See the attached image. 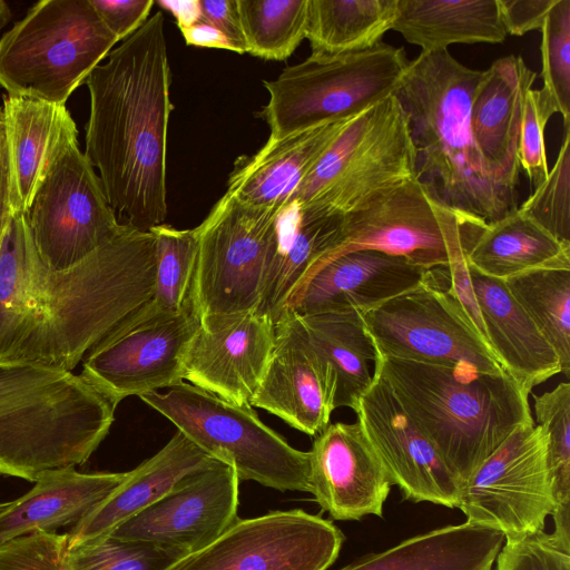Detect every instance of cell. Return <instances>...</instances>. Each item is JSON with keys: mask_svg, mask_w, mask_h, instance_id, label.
Returning <instances> with one entry per match:
<instances>
[{"mask_svg": "<svg viewBox=\"0 0 570 570\" xmlns=\"http://www.w3.org/2000/svg\"><path fill=\"white\" fill-rule=\"evenodd\" d=\"M117 42L90 0L39 1L0 39V86L65 105Z\"/></svg>", "mask_w": 570, "mask_h": 570, "instance_id": "8992f818", "label": "cell"}, {"mask_svg": "<svg viewBox=\"0 0 570 570\" xmlns=\"http://www.w3.org/2000/svg\"><path fill=\"white\" fill-rule=\"evenodd\" d=\"M127 472L82 473L61 468L41 473L22 497L0 509V544L36 531L57 532L79 523Z\"/></svg>", "mask_w": 570, "mask_h": 570, "instance_id": "f1b7e54d", "label": "cell"}, {"mask_svg": "<svg viewBox=\"0 0 570 570\" xmlns=\"http://www.w3.org/2000/svg\"><path fill=\"white\" fill-rule=\"evenodd\" d=\"M140 399L208 455L233 465L239 481L311 493L309 453L289 445L252 405L230 403L184 381Z\"/></svg>", "mask_w": 570, "mask_h": 570, "instance_id": "9c48e42d", "label": "cell"}, {"mask_svg": "<svg viewBox=\"0 0 570 570\" xmlns=\"http://www.w3.org/2000/svg\"><path fill=\"white\" fill-rule=\"evenodd\" d=\"M374 367L461 485L517 426L533 421L529 394L508 373L387 356Z\"/></svg>", "mask_w": 570, "mask_h": 570, "instance_id": "5b68a950", "label": "cell"}, {"mask_svg": "<svg viewBox=\"0 0 570 570\" xmlns=\"http://www.w3.org/2000/svg\"><path fill=\"white\" fill-rule=\"evenodd\" d=\"M537 425L547 435V461L558 507L570 505V384L533 396Z\"/></svg>", "mask_w": 570, "mask_h": 570, "instance_id": "f35d334b", "label": "cell"}, {"mask_svg": "<svg viewBox=\"0 0 570 570\" xmlns=\"http://www.w3.org/2000/svg\"><path fill=\"white\" fill-rule=\"evenodd\" d=\"M281 209L249 206L225 193L196 227L191 302L199 317L257 308Z\"/></svg>", "mask_w": 570, "mask_h": 570, "instance_id": "30bf717a", "label": "cell"}, {"mask_svg": "<svg viewBox=\"0 0 570 570\" xmlns=\"http://www.w3.org/2000/svg\"><path fill=\"white\" fill-rule=\"evenodd\" d=\"M495 570H570V542L543 531L505 541Z\"/></svg>", "mask_w": 570, "mask_h": 570, "instance_id": "ee69618b", "label": "cell"}, {"mask_svg": "<svg viewBox=\"0 0 570 570\" xmlns=\"http://www.w3.org/2000/svg\"><path fill=\"white\" fill-rule=\"evenodd\" d=\"M392 30L421 52L456 43H501L508 36L497 0H397Z\"/></svg>", "mask_w": 570, "mask_h": 570, "instance_id": "1f68e13d", "label": "cell"}, {"mask_svg": "<svg viewBox=\"0 0 570 570\" xmlns=\"http://www.w3.org/2000/svg\"><path fill=\"white\" fill-rule=\"evenodd\" d=\"M354 117L278 140L267 139L254 155L235 161L226 193L254 207L281 209L287 206L315 164Z\"/></svg>", "mask_w": 570, "mask_h": 570, "instance_id": "484cf974", "label": "cell"}, {"mask_svg": "<svg viewBox=\"0 0 570 570\" xmlns=\"http://www.w3.org/2000/svg\"><path fill=\"white\" fill-rule=\"evenodd\" d=\"M246 53L286 60L306 38L308 0H237Z\"/></svg>", "mask_w": 570, "mask_h": 570, "instance_id": "d590c367", "label": "cell"}, {"mask_svg": "<svg viewBox=\"0 0 570 570\" xmlns=\"http://www.w3.org/2000/svg\"><path fill=\"white\" fill-rule=\"evenodd\" d=\"M107 29L118 39L125 40L147 20L153 0H90Z\"/></svg>", "mask_w": 570, "mask_h": 570, "instance_id": "f6af8a7d", "label": "cell"}, {"mask_svg": "<svg viewBox=\"0 0 570 570\" xmlns=\"http://www.w3.org/2000/svg\"><path fill=\"white\" fill-rule=\"evenodd\" d=\"M433 276L434 269L416 266L401 256L374 249L352 250L308 273L289 296L284 312L291 309L299 316L346 309L366 312Z\"/></svg>", "mask_w": 570, "mask_h": 570, "instance_id": "44dd1931", "label": "cell"}, {"mask_svg": "<svg viewBox=\"0 0 570 570\" xmlns=\"http://www.w3.org/2000/svg\"><path fill=\"white\" fill-rule=\"evenodd\" d=\"M403 47L380 43L373 49L313 56L264 80L268 101L259 116L271 140L326 122L354 117L394 95L409 65Z\"/></svg>", "mask_w": 570, "mask_h": 570, "instance_id": "ba28073f", "label": "cell"}, {"mask_svg": "<svg viewBox=\"0 0 570 570\" xmlns=\"http://www.w3.org/2000/svg\"><path fill=\"white\" fill-rule=\"evenodd\" d=\"M558 114L549 95L541 89H530L523 102L519 137V165L535 188L549 174L544 131L549 119Z\"/></svg>", "mask_w": 570, "mask_h": 570, "instance_id": "b9f144b4", "label": "cell"}, {"mask_svg": "<svg viewBox=\"0 0 570 570\" xmlns=\"http://www.w3.org/2000/svg\"><path fill=\"white\" fill-rule=\"evenodd\" d=\"M455 215L466 264L485 276L505 281L535 268L570 266V244L519 206L494 222Z\"/></svg>", "mask_w": 570, "mask_h": 570, "instance_id": "4316f807", "label": "cell"}, {"mask_svg": "<svg viewBox=\"0 0 570 570\" xmlns=\"http://www.w3.org/2000/svg\"><path fill=\"white\" fill-rule=\"evenodd\" d=\"M338 215H320L289 203L279 210L276 239L268 257L256 311L274 323L307 272L333 247Z\"/></svg>", "mask_w": 570, "mask_h": 570, "instance_id": "f546056e", "label": "cell"}, {"mask_svg": "<svg viewBox=\"0 0 570 570\" xmlns=\"http://www.w3.org/2000/svg\"><path fill=\"white\" fill-rule=\"evenodd\" d=\"M468 267L484 341L502 368L530 394L534 386L561 373L559 357L503 279Z\"/></svg>", "mask_w": 570, "mask_h": 570, "instance_id": "d4e9b609", "label": "cell"}, {"mask_svg": "<svg viewBox=\"0 0 570 570\" xmlns=\"http://www.w3.org/2000/svg\"><path fill=\"white\" fill-rule=\"evenodd\" d=\"M275 338L274 321L256 309L200 316L184 356V380L230 403L250 405Z\"/></svg>", "mask_w": 570, "mask_h": 570, "instance_id": "d6986e66", "label": "cell"}, {"mask_svg": "<svg viewBox=\"0 0 570 570\" xmlns=\"http://www.w3.org/2000/svg\"><path fill=\"white\" fill-rule=\"evenodd\" d=\"M508 35L523 36L541 29L557 0H497Z\"/></svg>", "mask_w": 570, "mask_h": 570, "instance_id": "bcb514c9", "label": "cell"}, {"mask_svg": "<svg viewBox=\"0 0 570 570\" xmlns=\"http://www.w3.org/2000/svg\"><path fill=\"white\" fill-rule=\"evenodd\" d=\"M155 239L156 267L151 298L157 312L180 313L194 306L191 288L198 256V233L160 224L149 229Z\"/></svg>", "mask_w": 570, "mask_h": 570, "instance_id": "8d00e7d4", "label": "cell"}, {"mask_svg": "<svg viewBox=\"0 0 570 570\" xmlns=\"http://www.w3.org/2000/svg\"><path fill=\"white\" fill-rule=\"evenodd\" d=\"M468 523L500 531L505 541L543 531L558 508L547 461V435L534 421L517 426L461 485Z\"/></svg>", "mask_w": 570, "mask_h": 570, "instance_id": "8fae6325", "label": "cell"}, {"mask_svg": "<svg viewBox=\"0 0 570 570\" xmlns=\"http://www.w3.org/2000/svg\"><path fill=\"white\" fill-rule=\"evenodd\" d=\"M4 505V503H0V509Z\"/></svg>", "mask_w": 570, "mask_h": 570, "instance_id": "f5cc1de1", "label": "cell"}, {"mask_svg": "<svg viewBox=\"0 0 570 570\" xmlns=\"http://www.w3.org/2000/svg\"><path fill=\"white\" fill-rule=\"evenodd\" d=\"M185 42L189 46L226 49L235 52L229 40L216 28L198 21L188 27L179 28Z\"/></svg>", "mask_w": 570, "mask_h": 570, "instance_id": "c3c4849f", "label": "cell"}, {"mask_svg": "<svg viewBox=\"0 0 570 570\" xmlns=\"http://www.w3.org/2000/svg\"><path fill=\"white\" fill-rule=\"evenodd\" d=\"M275 332L272 357L250 405L316 436L328 426L335 410V374L296 313L286 309L275 323Z\"/></svg>", "mask_w": 570, "mask_h": 570, "instance_id": "ffe728a7", "label": "cell"}, {"mask_svg": "<svg viewBox=\"0 0 570 570\" xmlns=\"http://www.w3.org/2000/svg\"><path fill=\"white\" fill-rule=\"evenodd\" d=\"M187 553L144 541L99 537L69 549L72 570H168Z\"/></svg>", "mask_w": 570, "mask_h": 570, "instance_id": "74e56055", "label": "cell"}, {"mask_svg": "<svg viewBox=\"0 0 570 570\" xmlns=\"http://www.w3.org/2000/svg\"><path fill=\"white\" fill-rule=\"evenodd\" d=\"M360 249L401 256L426 269L448 268V238L432 207L431 191L417 177L341 215L333 247L307 274L341 254Z\"/></svg>", "mask_w": 570, "mask_h": 570, "instance_id": "e0dca14e", "label": "cell"}, {"mask_svg": "<svg viewBox=\"0 0 570 570\" xmlns=\"http://www.w3.org/2000/svg\"><path fill=\"white\" fill-rule=\"evenodd\" d=\"M213 460L177 430L156 454L127 472L122 482L67 532L69 549L108 535L120 523L164 497L181 479Z\"/></svg>", "mask_w": 570, "mask_h": 570, "instance_id": "83f0119b", "label": "cell"}, {"mask_svg": "<svg viewBox=\"0 0 570 570\" xmlns=\"http://www.w3.org/2000/svg\"><path fill=\"white\" fill-rule=\"evenodd\" d=\"M155 3L159 4L163 9L168 10L176 18L178 28L188 27L200 20L199 0H159Z\"/></svg>", "mask_w": 570, "mask_h": 570, "instance_id": "f907efd6", "label": "cell"}, {"mask_svg": "<svg viewBox=\"0 0 570 570\" xmlns=\"http://www.w3.org/2000/svg\"><path fill=\"white\" fill-rule=\"evenodd\" d=\"M150 232L127 225L76 265L55 269L40 256L27 213H12L0 239V363L71 371L153 296Z\"/></svg>", "mask_w": 570, "mask_h": 570, "instance_id": "6da1fadb", "label": "cell"}, {"mask_svg": "<svg viewBox=\"0 0 570 570\" xmlns=\"http://www.w3.org/2000/svg\"><path fill=\"white\" fill-rule=\"evenodd\" d=\"M541 32L542 89L549 95L570 127V0H557L548 12Z\"/></svg>", "mask_w": 570, "mask_h": 570, "instance_id": "ab89813d", "label": "cell"}, {"mask_svg": "<svg viewBox=\"0 0 570 570\" xmlns=\"http://www.w3.org/2000/svg\"><path fill=\"white\" fill-rule=\"evenodd\" d=\"M537 72L523 58L497 59L480 80L472 99L470 124L475 145L493 177L519 195V137L524 97Z\"/></svg>", "mask_w": 570, "mask_h": 570, "instance_id": "603a6c76", "label": "cell"}, {"mask_svg": "<svg viewBox=\"0 0 570 570\" xmlns=\"http://www.w3.org/2000/svg\"><path fill=\"white\" fill-rule=\"evenodd\" d=\"M115 410L81 374L0 363V474L35 482L83 464L108 435Z\"/></svg>", "mask_w": 570, "mask_h": 570, "instance_id": "277c9868", "label": "cell"}, {"mask_svg": "<svg viewBox=\"0 0 570 570\" xmlns=\"http://www.w3.org/2000/svg\"><path fill=\"white\" fill-rule=\"evenodd\" d=\"M171 73L163 11L112 49L86 79L85 155L109 204L141 232L167 216V135Z\"/></svg>", "mask_w": 570, "mask_h": 570, "instance_id": "7a4b0ae2", "label": "cell"}, {"mask_svg": "<svg viewBox=\"0 0 570 570\" xmlns=\"http://www.w3.org/2000/svg\"><path fill=\"white\" fill-rule=\"evenodd\" d=\"M416 176L407 116L392 95L345 126L292 202L320 215H344Z\"/></svg>", "mask_w": 570, "mask_h": 570, "instance_id": "52a82bcc", "label": "cell"}, {"mask_svg": "<svg viewBox=\"0 0 570 570\" xmlns=\"http://www.w3.org/2000/svg\"><path fill=\"white\" fill-rule=\"evenodd\" d=\"M11 214L9 169L0 108V239Z\"/></svg>", "mask_w": 570, "mask_h": 570, "instance_id": "681fc988", "label": "cell"}, {"mask_svg": "<svg viewBox=\"0 0 570 570\" xmlns=\"http://www.w3.org/2000/svg\"><path fill=\"white\" fill-rule=\"evenodd\" d=\"M309 453L311 493L334 520L382 517L391 482L358 422L328 424Z\"/></svg>", "mask_w": 570, "mask_h": 570, "instance_id": "7402d4cb", "label": "cell"}, {"mask_svg": "<svg viewBox=\"0 0 570 570\" xmlns=\"http://www.w3.org/2000/svg\"><path fill=\"white\" fill-rule=\"evenodd\" d=\"M354 412L391 484L405 499L456 508L460 482L379 368Z\"/></svg>", "mask_w": 570, "mask_h": 570, "instance_id": "2e32d148", "label": "cell"}, {"mask_svg": "<svg viewBox=\"0 0 570 570\" xmlns=\"http://www.w3.org/2000/svg\"><path fill=\"white\" fill-rule=\"evenodd\" d=\"M200 20L219 30L235 52L246 53L237 0H199Z\"/></svg>", "mask_w": 570, "mask_h": 570, "instance_id": "7dc6e473", "label": "cell"}, {"mask_svg": "<svg viewBox=\"0 0 570 570\" xmlns=\"http://www.w3.org/2000/svg\"><path fill=\"white\" fill-rule=\"evenodd\" d=\"M504 535L468 522L409 538L340 570H492Z\"/></svg>", "mask_w": 570, "mask_h": 570, "instance_id": "4dcf8cb0", "label": "cell"}, {"mask_svg": "<svg viewBox=\"0 0 570 570\" xmlns=\"http://www.w3.org/2000/svg\"><path fill=\"white\" fill-rule=\"evenodd\" d=\"M11 17L12 13L9 4L6 1L0 0V30L6 27Z\"/></svg>", "mask_w": 570, "mask_h": 570, "instance_id": "816d5d0a", "label": "cell"}, {"mask_svg": "<svg viewBox=\"0 0 570 570\" xmlns=\"http://www.w3.org/2000/svg\"><path fill=\"white\" fill-rule=\"evenodd\" d=\"M198 325L194 306L164 313L146 303L86 354L80 374L116 407L128 396L175 386L184 380V356Z\"/></svg>", "mask_w": 570, "mask_h": 570, "instance_id": "4fadbf2b", "label": "cell"}, {"mask_svg": "<svg viewBox=\"0 0 570 570\" xmlns=\"http://www.w3.org/2000/svg\"><path fill=\"white\" fill-rule=\"evenodd\" d=\"M238 485L234 466L214 459L108 535L195 552L238 519Z\"/></svg>", "mask_w": 570, "mask_h": 570, "instance_id": "ac0fdd59", "label": "cell"}, {"mask_svg": "<svg viewBox=\"0 0 570 570\" xmlns=\"http://www.w3.org/2000/svg\"><path fill=\"white\" fill-rule=\"evenodd\" d=\"M361 313L379 356L507 373L448 288L435 285L434 276Z\"/></svg>", "mask_w": 570, "mask_h": 570, "instance_id": "7c38bea8", "label": "cell"}, {"mask_svg": "<svg viewBox=\"0 0 570 570\" xmlns=\"http://www.w3.org/2000/svg\"><path fill=\"white\" fill-rule=\"evenodd\" d=\"M344 535L320 515L301 509L237 519L217 539L168 570H327Z\"/></svg>", "mask_w": 570, "mask_h": 570, "instance_id": "9a60e30c", "label": "cell"}, {"mask_svg": "<svg viewBox=\"0 0 570 570\" xmlns=\"http://www.w3.org/2000/svg\"><path fill=\"white\" fill-rule=\"evenodd\" d=\"M397 0H308L306 39L313 56H338L382 43Z\"/></svg>", "mask_w": 570, "mask_h": 570, "instance_id": "836d02e7", "label": "cell"}, {"mask_svg": "<svg viewBox=\"0 0 570 570\" xmlns=\"http://www.w3.org/2000/svg\"><path fill=\"white\" fill-rule=\"evenodd\" d=\"M483 70L449 50L409 61L394 96L409 120L416 176L455 214L494 222L519 205L488 169L472 135L470 111Z\"/></svg>", "mask_w": 570, "mask_h": 570, "instance_id": "3957f363", "label": "cell"}, {"mask_svg": "<svg viewBox=\"0 0 570 570\" xmlns=\"http://www.w3.org/2000/svg\"><path fill=\"white\" fill-rule=\"evenodd\" d=\"M508 289L556 351L570 374V266L531 269L504 281Z\"/></svg>", "mask_w": 570, "mask_h": 570, "instance_id": "e575fe53", "label": "cell"}, {"mask_svg": "<svg viewBox=\"0 0 570 570\" xmlns=\"http://www.w3.org/2000/svg\"><path fill=\"white\" fill-rule=\"evenodd\" d=\"M2 126L12 213H27L57 158L78 142L75 120L65 105L6 96Z\"/></svg>", "mask_w": 570, "mask_h": 570, "instance_id": "cb8c5ba5", "label": "cell"}, {"mask_svg": "<svg viewBox=\"0 0 570 570\" xmlns=\"http://www.w3.org/2000/svg\"><path fill=\"white\" fill-rule=\"evenodd\" d=\"M519 207L557 239L570 244V127L564 128L547 178Z\"/></svg>", "mask_w": 570, "mask_h": 570, "instance_id": "60d3db41", "label": "cell"}, {"mask_svg": "<svg viewBox=\"0 0 570 570\" xmlns=\"http://www.w3.org/2000/svg\"><path fill=\"white\" fill-rule=\"evenodd\" d=\"M68 534L36 531L0 544V570H72Z\"/></svg>", "mask_w": 570, "mask_h": 570, "instance_id": "7bdbcfd3", "label": "cell"}, {"mask_svg": "<svg viewBox=\"0 0 570 570\" xmlns=\"http://www.w3.org/2000/svg\"><path fill=\"white\" fill-rule=\"evenodd\" d=\"M299 318L312 344L335 374V409L350 407L355 411L373 380L370 362L375 364L379 356L365 328L362 313L346 309Z\"/></svg>", "mask_w": 570, "mask_h": 570, "instance_id": "d6a6232c", "label": "cell"}, {"mask_svg": "<svg viewBox=\"0 0 570 570\" xmlns=\"http://www.w3.org/2000/svg\"><path fill=\"white\" fill-rule=\"evenodd\" d=\"M27 217L40 256L55 269L76 265L127 226L119 223L98 174L78 142L53 163Z\"/></svg>", "mask_w": 570, "mask_h": 570, "instance_id": "5bb4252c", "label": "cell"}]
</instances>
